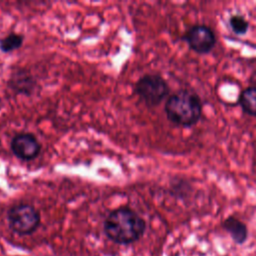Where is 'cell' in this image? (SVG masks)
<instances>
[{"label":"cell","mask_w":256,"mask_h":256,"mask_svg":"<svg viewBox=\"0 0 256 256\" xmlns=\"http://www.w3.org/2000/svg\"><path fill=\"white\" fill-rule=\"evenodd\" d=\"M146 223L136 212L121 207L108 214L104 222L106 236L117 244H130L137 241L145 232Z\"/></svg>","instance_id":"cell-1"},{"label":"cell","mask_w":256,"mask_h":256,"mask_svg":"<svg viewBox=\"0 0 256 256\" xmlns=\"http://www.w3.org/2000/svg\"><path fill=\"white\" fill-rule=\"evenodd\" d=\"M164 109L170 122L182 127H191L201 119L203 106L196 93L180 90L167 99Z\"/></svg>","instance_id":"cell-2"},{"label":"cell","mask_w":256,"mask_h":256,"mask_svg":"<svg viewBox=\"0 0 256 256\" xmlns=\"http://www.w3.org/2000/svg\"><path fill=\"white\" fill-rule=\"evenodd\" d=\"M137 95L150 107L159 105L169 93L166 80L158 74H146L135 85Z\"/></svg>","instance_id":"cell-3"},{"label":"cell","mask_w":256,"mask_h":256,"mask_svg":"<svg viewBox=\"0 0 256 256\" xmlns=\"http://www.w3.org/2000/svg\"><path fill=\"white\" fill-rule=\"evenodd\" d=\"M9 227L19 235L33 233L40 224L39 212L29 204H18L8 211Z\"/></svg>","instance_id":"cell-4"},{"label":"cell","mask_w":256,"mask_h":256,"mask_svg":"<svg viewBox=\"0 0 256 256\" xmlns=\"http://www.w3.org/2000/svg\"><path fill=\"white\" fill-rule=\"evenodd\" d=\"M189 48L198 54L209 53L216 44V36L213 30L203 24L190 27L182 37Z\"/></svg>","instance_id":"cell-5"},{"label":"cell","mask_w":256,"mask_h":256,"mask_svg":"<svg viewBox=\"0 0 256 256\" xmlns=\"http://www.w3.org/2000/svg\"><path fill=\"white\" fill-rule=\"evenodd\" d=\"M41 146L33 134L20 133L13 137L11 150L21 160H31L38 156Z\"/></svg>","instance_id":"cell-6"},{"label":"cell","mask_w":256,"mask_h":256,"mask_svg":"<svg viewBox=\"0 0 256 256\" xmlns=\"http://www.w3.org/2000/svg\"><path fill=\"white\" fill-rule=\"evenodd\" d=\"M222 226L237 244H242L246 241L248 230L246 225L239 219L230 216L223 221Z\"/></svg>","instance_id":"cell-7"},{"label":"cell","mask_w":256,"mask_h":256,"mask_svg":"<svg viewBox=\"0 0 256 256\" xmlns=\"http://www.w3.org/2000/svg\"><path fill=\"white\" fill-rule=\"evenodd\" d=\"M238 104L248 115L256 117V87L249 86L241 91Z\"/></svg>","instance_id":"cell-8"},{"label":"cell","mask_w":256,"mask_h":256,"mask_svg":"<svg viewBox=\"0 0 256 256\" xmlns=\"http://www.w3.org/2000/svg\"><path fill=\"white\" fill-rule=\"evenodd\" d=\"M231 31L236 35H245L249 29V22L239 14H233L228 20Z\"/></svg>","instance_id":"cell-9"},{"label":"cell","mask_w":256,"mask_h":256,"mask_svg":"<svg viewBox=\"0 0 256 256\" xmlns=\"http://www.w3.org/2000/svg\"><path fill=\"white\" fill-rule=\"evenodd\" d=\"M23 43V36L16 33H11L0 39V49L3 52H11L21 47Z\"/></svg>","instance_id":"cell-10"},{"label":"cell","mask_w":256,"mask_h":256,"mask_svg":"<svg viewBox=\"0 0 256 256\" xmlns=\"http://www.w3.org/2000/svg\"><path fill=\"white\" fill-rule=\"evenodd\" d=\"M251 82L254 84L253 86L256 87V72L253 74V76H252V78H251Z\"/></svg>","instance_id":"cell-11"}]
</instances>
